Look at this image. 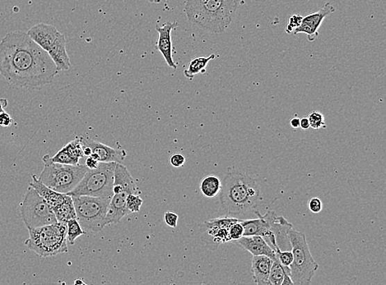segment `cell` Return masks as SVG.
I'll return each instance as SVG.
<instances>
[{
    "label": "cell",
    "mask_w": 386,
    "mask_h": 285,
    "mask_svg": "<svg viewBox=\"0 0 386 285\" xmlns=\"http://www.w3.org/2000/svg\"><path fill=\"white\" fill-rule=\"evenodd\" d=\"M239 247L245 249L253 256H267L274 261L276 259V255L272 248L261 236H243L241 239L236 240Z\"/></svg>",
    "instance_id": "15"
},
{
    "label": "cell",
    "mask_w": 386,
    "mask_h": 285,
    "mask_svg": "<svg viewBox=\"0 0 386 285\" xmlns=\"http://www.w3.org/2000/svg\"><path fill=\"white\" fill-rule=\"evenodd\" d=\"M150 3H161V0H147Z\"/></svg>",
    "instance_id": "42"
},
{
    "label": "cell",
    "mask_w": 386,
    "mask_h": 285,
    "mask_svg": "<svg viewBox=\"0 0 386 285\" xmlns=\"http://www.w3.org/2000/svg\"><path fill=\"white\" fill-rule=\"evenodd\" d=\"M216 55L215 53L208 57H197L190 61L188 68L184 71V75L186 78L192 80L195 75L199 74H205L206 68L210 62L215 60Z\"/></svg>",
    "instance_id": "20"
},
{
    "label": "cell",
    "mask_w": 386,
    "mask_h": 285,
    "mask_svg": "<svg viewBox=\"0 0 386 285\" xmlns=\"http://www.w3.org/2000/svg\"><path fill=\"white\" fill-rule=\"evenodd\" d=\"M275 255L281 265L284 267H290L294 260V255H292V250L282 251L280 249H276Z\"/></svg>",
    "instance_id": "30"
},
{
    "label": "cell",
    "mask_w": 386,
    "mask_h": 285,
    "mask_svg": "<svg viewBox=\"0 0 386 285\" xmlns=\"http://www.w3.org/2000/svg\"><path fill=\"white\" fill-rule=\"evenodd\" d=\"M271 258L267 256H253L251 271L255 282L259 285H270L269 277L273 264Z\"/></svg>",
    "instance_id": "17"
},
{
    "label": "cell",
    "mask_w": 386,
    "mask_h": 285,
    "mask_svg": "<svg viewBox=\"0 0 386 285\" xmlns=\"http://www.w3.org/2000/svg\"><path fill=\"white\" fill-rule=\"evenodd\" d=\"M83 155L84 157H90L91 154L92 153V149L90 148V146H87V145H84L83 144Z\"/></svg>",
    "instance_id": "41"
},
{
    "label": "cell",
    "mask_w": 386,
    "mask_h": 285,
    "mask_svg": "<svg viewBox=\"0 0 386 285\" xmlns=\"http://www.w3.org/2000/svg\"><path fill=\"white\" fill-rule=\"evenodd\" d=\"M177 26H178V22L177 21H167L162 26L158 24L156 26V31L158 33L156 49L162 53L167 64L173 69H176L177 65L175 64L174 60H173L171 32Z\"/></svg>",
    "instance_id": "13"
},
{
    "label": "cell",
    "mask_w": 386,
    "mask_h": 285,
    "mask_svg": "<svg viewBox=\"0 0 386 285\" xmlns=\"http://www.w3.org/2000/svg\"><path fill=\"white\" fill-rule=\"evenodd\" d=\"M42 162L45 164V167L40 175L39 180L49 188L64 194L70 193L90 169L81 164L72 166L53 163L49 159V155H44Z\"/></svg>",
    "instance_id": "6"
},
{
    "label": "cell",
    "mask_w": 386,
    "mask_h": 285,
    "mask_svg": "<svg viewBox=\"0 0 386 285\" xmlns=\"http://www.w3.org/2000/svg\"><path fill=\"white\" fill-rule=\"evenodd\" d=\"M77 220L87 233L95 234L106 226L109 204L112 198H96L90 196L72 197Z\"/></svg>",
    "instance_id": "9"
},
{
    "label": "cell",
    "mask_w": 386,
    "mask_h": 285,
    "mask_svg": "<svg viewBox=\"0 0 386 285\" xmlns=\"http://www.w3.org/2000/svg\"><path fill=\"white\" fill-rule=\"evenodd\" d=\"M66 227H67V242L70 245H74L80 236L86 234L77 219H72L66 222Z\"/></svg>",
    "instance_id": "24"
},
{
    "label": "cell",
    "mask_w": 386,
    "mask_h": 285,
    "mask_svg": "<svg viewBox=\"0 0 386 285\" xmlns=\"http://www.w3.org/2000/svg\"><path fill=\"white\" fill-rule=\"evenodd\" d=\"M170 163L173 167L180 168L184 166L185 163V158L181 153H176L171 155Z\"/></svg>",
    "instance_id": "33"
},
{
    "label": "cell",
    "mask_w": 386,
    "mask_h": 285,
    "mask_svg": "<svg viewBox=\"0 0 386 285\" xmlns=\"http://www.w3.org/2000/svg\"><path fill=\"white\" fill-rule=\"evenodd\" d=\"M310 128L313 129L326 128V123L325 116L319 111H313L309 114Z\"/></svg>",
    "instance_id": "28"
},
{
    "label": "cell",
    "mask_w": 386,
    "mask_h": 285,
    "mask_svg": "<svg viewBox=\"0 0 386 285\" xmlns=\"http://www.w3.org/2000/svg\"><path fill=\"white\" fill-rule=\"evenodd\" d=\"M115 162H100L96 169H88L78 184L68 193L71 197L90 196L112 198Z\"/></svg>",
    "instance_id": "8"
},
{
    "label": "cell",
    "mask_w": 386,
    "mask_h": 285,
    "mask_svg": "<svg viewBox=\"0 0 386 285\" xmlns=\"http://www.w3.org/2000/svg\"><path fill=\"white\" fill-rule=\"evenodd\" d=\"M292 252L294 255L290 267V276L296 285L310 284L319 265L310 253L304 233L292 228L288 231Z\"/></svg>",
    "instance_id": "7"
},
{
    "label": "cell",
    "mask_w": 386,
    "mask_h": 285,
    "mask_svg": "<svg viewBox=\"0 0 386 285\" xmlns=\"http://www.w3.org/2000/svg\"><path fill=\"white\" fill-rule=\"evenodd\" d=\"M205 229L206 234L210 237L211 243L216 246V248L221 243L229 242L228 229L220 228V227H208Z\"/></svg>",
    "instance_id": "22"
},
{
    "label": "cell",
    "mask_w": 386,
    "mask_h": 285,
    "mask_svg": "<svg viewBox=\"0 0 386 285\" xmlns=\"http://www.w3.org/2000/svg\"><path fill=\"white\" fill-rule=\"evenodd\" d=\"M128 194L131 193L127 191H121V193L112 195L109 204L108 215L106 217V225L117 224L124 217L131 214L126 207V198Z\"/></svg>",
    "instance_id": "16"
},
{
    "label": "cell",
    "mask_w": 386,
    "mask_h": 285,
    "mask_svg": "<svg viewBox=\"0 0 386 285\" xmlns=\"http://www.w3.org/2000/svg\"><path fill=\"white\" fill-rule=\"evenodd\" d=\"M26 33L47 52L54 62L58 72L70 69L71 61L66 50L65 37L55 26L40 22L31 28Z\"/></svg>",
    "instance_id": "5"
},
{
    "label": "cell",
    "mask_w": 386,
    "mask_h": 285,
    "mask_svg": "<svg viewBox=\"0 0 386 285\" xmlns=\"http://www.w3.org/2000/svg\"><path fill=\"white\" fill-rule=\"evenodd\" d=\"M288 284H294V282H292L290 274L286 273L285 275H284V279L283 280L282 285H288Z\"/></svg>",
    "instance_id": "40"
},
{
    "label": "cell",
    "mask_w": 386,
    "mask_h": 285,
    "mask_svg": "<svg viewBox=\"0 0 386 285\" xmlns=\"http://www.w3.org/2000/svg\"><path fill=\"white\" fill-rule=\"evenodd\" d=\"M22 219L26 229H35L58 222L54 211L33 187L29 186L20 204Z\"/></svg>",
    "instance_id": "10"
},
{
    "label": "cell",
    "mask_w": 386,
    "mask_h": 285,
    "mask_svg": "<svg viewBox=\"0 0 386 285\" xmlns=\"http://www.w3.org/2000/svg\"><path fill=\"white\" fill-rule=\"evenodd\" d=\"M310 211L314 214H318L322 211L323 202L318 198H313L310 200L308 203Z\"/></svg>",
    "instance_id": "34"
},
{
    "label": "cell",
    "mask_w": 386,
    "mask_h": 285,
    "mask_svg": "<svg viewBox=\"0 0 386 285\" xmlns=\"http://www.w3.org/2000/svg\"><path fill=\"white\" fill-rule=\"evenodd\" d=\"M65 146L69 151V153L75 159L79 160L84 157L83 146L81 141H80V137L75 138L74 141H70L69 144Z\"/></svg>",
    "instance_id": "26"
},
{
    "label": "cell",
    "mask_w": 386,
    "mask_h": 285,
    "mask_svg": "<svg viewBox=\"0 0 386 285\" xmlns=\"http://www.w3.org/2000/svg\"><path fill=\"white\" fill-rule=\"evenodd\" d=\"M201 193L208 198H215L221 188V180L215 175H207L201 182Z\"/></svg>",
    "instance_id": "21"
},
{
    "label": "cell",
    "mask_w": 386,
    "mask_h": 285,
    "mask_svg": "<svg viewBox=\"0 0 386 285\" xmlns=\"http://www.w3.org/2000/svg\"><path fill=\"white\" fill-rule=\"evenodd\" d=\"M58 222L65 223L69 220L77 219L76 211H75L73 198L66 195L63 202L57 207L53 208Z\"/></svg>",
    "instance_id": "19"
},
{
    "label": "cell",
    "mask_w": 386,
    "mask_h": 285,
    "mask_svg": "<svg viewBox=\"0 0 386 285\" xmlns=\"http://www.w3.org/2000/svg\"><path fill=\"white\" fill-rule=\"evenodd\" d=\"M143 202L144 201L140 198V194H128L126 198V207L128 212L139 213Z\"/></svg>",
    "instance_id": "27"
},
{
    "label": "cell",
    "mask_w": 386,
    "mask_h": 285,
    "mask_svg": "<svg viewBox=\"0 0 386 285\" xmlns=\"http://www.w3.org/2000/svg\"><path fill=\"white\" fill-rule=\"evenodd\" d=\"M28 232L25 246L39 257L47 258L69 251L65 223L56 222L40 228L28 229Z\"/></svg>",
    "instance_id": "4"
},
{
    "label": "cell",
    "mask_w": 386,
    "mask_h": 285,
    "mask_svg": "<svg viewBox=\"0 0 386 285\" xmlns=\"http://www.w3.org/2000/svg\"><path fill=\"white\" fill-rule=\"evenodd\" d=\"M80 141L83 144L90 146L92 153L96 154L99 157L100 162L121 163L126 157V150L112 148L110 146L97 142L90 137H81Z\"/></svg>",
    "instance_id": "14"
},
{
    "label": "cell",
    "mask_w": 386,
    "mask_h": 285,
    "mask_svg": "<svg viewBox=\"0 0 386 285\" xmlns=\"http://www.w3.org/2000/svg\"><path fill=\"white\" fill-rule=\"evenodd\" d=\"M179 216L174 211H167L164 214V221L171 228H176L178 223Z\"/></svg>",
    "instance_id": "32"
},
{
    "label": "cell",
    "mask_w": 386,
    "mask_h": 285,
    "mask_svg": "<svg viewBox=\"0 0 386 285\" xmlns=\"http://www.w3.org/2000/svg\"><path fill=\"white\" fill-rule=\"evenodd\" d=\"M238 0H185V12L190 24L208 33H224L232 24Z\"/></svg>",
    "instance_id": "3"
},
{
    "label": "cell",
    "mask_w": 386,
    "mask_h": 285,
    "mask_svg": "<svg viewBox=\"0 0 386 285\" xmlns=\"http://www.w3.org/2000/svg\"><path fill=\"white\" fill-rule=\"evenodd\" d=\"M300 128L304 129V130H308L310 128V122L308 117L300 119Z\"/></svg>",
    "instance_id": "37"
},
{
    "label": "cell",
    "mask_w": 386,
    "mask_h": 285,
    "mask_svg": "<svg viewBox=\"0 0 386 285\" xmlns=\"http://www.w3.org/2000/svg\"><path fill=\"white\" fill-rule=\"evenodd\" d=\"M303 17L299 15H292L290 19V22L285 28V32L287 34L294 33V30L301 25Z\"/></svg>",
    "instance_id": "31"
},
{
    "label": "cell",
    "mask_w": 386,
    "mask_h": 285,
    "mask_svg": "<svg viewBox=\"0 0 386 285\" xmlns=\"http://www.w3.org/2000/svg\"><path fill=\"white\" fill-rule=\"evenodd\" d=\"M267 221L270 232L276 240L278 247L282 251L292 250L288 231L292 228L291 223L288 222L283 216H278L274 211H268L264 215Z\"/></svg>",
    "instance_id": "12"
},
{
    "label": "cell",
    "mask_w": 386,
    "mask_h": 285,
    "mask_svg": "<svg viewBox=\"0 0 386 285\" xmlns=\"http://www.w3.org/2000/svg\"><path fill=\"white\" fill-rule=\"evenodd\" d=\"M244 236V228L241 221L234 223L228 228V237L230 241H236Z\"/></svg>",
    "instance_id": "29"
},
{
    "label": "cell",
    "mask_w": 386,
    "mask_h": 285,
    "mask_svg": "<svg viewBox=\"0 0 386 285\" xmlns=\"http://www.w3.org/2000/svg\"><path fill=\"white\" fill-rule=\"evenodd\" d=\"M49 159L53 163H59L63 164H72V166H76L78 164L79 160L75 159L69 153L67 149L65 146L62 148L58 153L54 155V157H50L49 155Z\"/></svg>",
    "instance_id": "25"
},
{
    "label": "cell",
    "mask_w": 386,
    "mask_h": 285,
    "mask_svg": "<svg viewBox=\"0 0 386 285\" xmlns=\"http://www.w3.org/2000/svg\"><path fill=\"white\" fill-rule=\"evenodd\" d=\"M58 73L47 52L23 31H13L0 41V75L11 87L40 89Z\"/></svg>",
    "instance_id": "1"
},
{
    "label": "cell",
    "mask_w": 386,
    "mask_h": 285,
    "mask_svg": "<svg viewBox=\"0 0 386 285\" xmlns=\"http://www.w3.org/2000/svg\"><path fill=\"white\" fill-rule=\"evenodd\" d=\"M335 11V8L330 3H326L321 10L303 17L301 25L294 30V34H307L308 41L314 42L318 37L319 29L324 19Z\"/></svg>",
    "instance_id": "11"
},
{
    "label": "cell",
    "mask_w": 386,
    "mask_h": 285,
    "mask_svg": "<svg viewBox=\"0 0 386 285\" xmlns=\"http://www.w3.org/2000/svg\"><path fill=\"white\" fill-rule=\"evenodd\" d=\"M219 200L223 216L251 219L260 201V187L247 173L230 172L221 181Z\"/></svg>",
    "instance_id": "2"
},
{
    "label": "cell",
    "mask_w": 386,
    "mask_h": 285,
    "mask_svg": "<svg viewBox=\"0 0 386 285\" xmlns=\"http://www.w3.org/2000/svg\"><path fill=\"white\" fill-rule=\"evenodd\" d=\"M29 186L33 187V188L37 191L38 194L50 205L52 209L63 202L66 195H67L58 193V191L49 188V187L44 184L43 182L39 180V178L35 175L32 176V182H31Z\"/></svg>",
    "instance_id": "18"
},
{
    "label": "cell",
    "mask_w": 386,
    "mask_h": 285,
    "mask_svg": "<svg viewBox=\"0 0 386 285\" xmlns=\"http://www.w3.org/2000/svg\"><path fill=\"white\" fill-rule=\"evenodd\" d=\"M12 122V118L10 116V114L6 112V111H3L2 114H0V126L3 128H8L11 126Z\"/></svg>",
    "instance_id": "35"
},
{
    "label": "cell",
    "mask_w": 386,
    "mask_h": 285,
    "mask_svg": "<svg viewBox=\"0 0 386 285\" xmlns=\"http://www.w3.org/2000/svg\"><path fill=\"white\" fill-rule=\"evenodd\" d=\"M8 106V100L6 98H0V114H2Z\"/></svg>",
    "instance_id": "38"
},
{
    "label": "cell",
    "mask_w": 386,
    "mask_h": 285,
    "mask_svg": "<svg viewBox=\"0 0 386 285\" xmlns=\"http://www.w3.org/2000/svg\"><path fill=\"white\" fill-rule=\"evenodd\" d=\"M99 163L100 162H99V160L93 159L91 157H88L86 159V166L90 169H96L99 166Z\"/></svg>",
    "instance_id": "36"
},
{
    "label": "cell",
    "mask_w": 386,
    "mask_h": 285,
    "mask_svg": "<svg viewBox=\"0 0 386 285\" xmlns=\"http://www.w3.org/2000/svg\"><path fill=\"white\" fill-rule=\"evenodd\" d=\"M290 274V267H284L278 260L273 261L271 269H270L269 282L270 285H282L285 273Z\"/></svg>",
    "instance_id": "23"
},
{
    "label": "cell",
    "mask_w": 386,
    "mask_h": 285,
    "mask_svg": "<svg viewBox=\"0 0 386 285\" xmlns=\"http://www.w3.org/2000/svg\"><path fill=\"white\" fill-rule=\"evenodd\" d=\"M290 124L292 128L295 129L300 128V119L297 117L292 118L290 120Z\"/></svg>",
    "instance_id": "39"
},
{
    "label": "cell",
    "mask_w": 386,
    "mask_h": 285,
    "mask_svg": "<svg viewBox=\"0 0 386 285\" xmlns=\"http://www.w3.org/2000/svg\"><path fill=\"white\" fill-rule=\"evenodd\" d=\"M75 284H84V283L82 282V279L81 280L77 279L76 282H75Z\"/></svg>",
    "instance_id": "43"
}]
</instances>
